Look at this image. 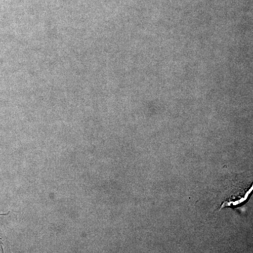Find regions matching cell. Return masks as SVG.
<instances>
[{
	"instance_id": "cell-1",
	"label": "cell",
	"mask_w": 253,
	"mask_h": 253,
	"mask_svg": "<svg viewBox=\"0 0 253 253\" xmlns=\"http://www.w3.org/2000/svg\"><path fill=\"white\" fill-rule=\"evenodd\" d=\"M253 193V184L251 185L249 189L246 191V194L241 199L236 200V201H231L229 202H225L223 204L221 208L223 207H234V208H239L241 206H244L245 204H246L248 201H249L250 197Z\"/></svg>"
}]
</instances>
